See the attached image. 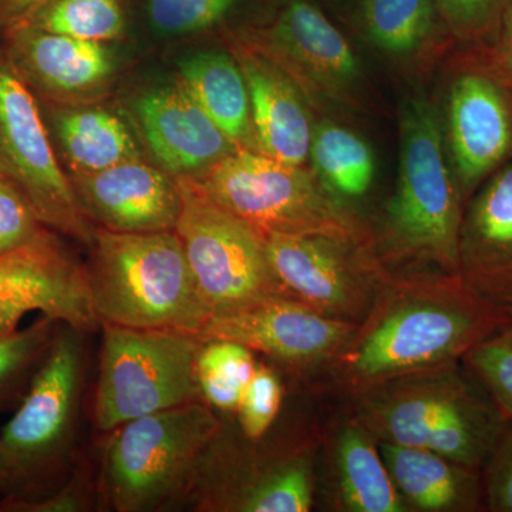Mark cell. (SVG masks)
Wrapping results in <instances>:
<instances>
[{
  "mask_svg": "<svg viewBox=\"0 0 512 512\" xmlns=\"http://www.w3.org/2000/svg\"><path fill=\"white\" fill-rule=\"evenodd\" d=\"M511 319L457 274L393 272L318 382L350 399L396 377L463 362Z\"/></svg>",
  "mask_w": 512,
  "mask_h": 512,
  "instance_id": "6da1fadb",
  "label": "cell"
},
{
  "mask_svg": "<svg viewBox=\"0 0 512 512\" xmlns=\"http://www.w3.org/2000/svg\"><path fill=\"white\" fill-rule=\"evenodd\" d=\"M396 188L373 228L377 255L390 271L457 274L464 205L448 161L440 111L426 94L400 107Z\"/></svg>",
  "mask_w": 512,
  "mask_h": 512,
  "instance_id": "7a4b0ae2",
  "label": "cell"
},
{
  "mask_svg": "<svg viewBox=\"0 0 512 512\" xmlns=\"http://www.w3.org/2000/svg\"><path fill=\"white\" fill-rule=\"evenodd\" d=\"M349 400L382 443L429 448L476 470L507 421L463 362L396 377Z\"/></svg>",
  "mask_w": 512,
  "mask_h": 512,
  "instance_id": "3957f363",
  "label": "cell"
},
{
  "mask_svg": "<svg viewBox=\"0 0 512 512\" xmlns=\"http://www.w3.org/2000/svg\"><path fill=\"white\" fill-rule=\"evenodd\" d=\"M92 245L93 264L86 274L100 325L201 335L212 313L177 232L104 228L96 231Z\"/></svg>",
  "mask_w": 512,
  "mask_h": 512,
  "instance_id": "277c9868",
  "label": "cell"
},
{
  "mask_svg": "<svg viewBox=\"0 0 512 512\" xmlns=\"http://www.w3.org/2000/svg\"><path fill=\"white\" fill-rule=\"evenodd\" d=\"M269 436V434H268ZM258 441L222 427L201 458L187 498L195 511L309 512L318 495L319 427Z\"/></svg>",
  "mask_w": 512,
  "mask_h": 512,
  "instance_id": "5b68a950",
  "label": "cell"
},
{
  "mask_svg": "<svg viewBox=\"0 0 512 512\" xmlns=\"http://www.w3.org/2000/svg\"><path fill=\"white\" fill-rule=\"evenodd\" d=\"M197 178L215 201L262 237L315 234L375 244L372 225L326 190L308 165L238 150Z\"/></svg>",
  "mask_w": 512,
  "mask_h": 512,
  "instance_id": "8992f818",
  "label": "cell"
},
{
  "mask_svg": "<svg viewBox=\"0 0 512 512\" xmlns=\"http://www.w3.org/2000/svg\"><path fill=\"white\" fill-rule=\"evenodd\" d=\"M222 427L215 410L202 400L117 427L103 467L111 508L158 511L187 498L201 458Z\"/></svg>",
  "mask_w": 512,
  "mask_h": 512,
  "instance_id": "52a82bcc",
  "label": "cell"
},
{
  "mask_svg": "<svg viewBox=\"0 0 512 512\" xmlns=\"http://www.w3.org/2000/svg\"><path fill=\"white\" fill-rule=\"evenodd\" d=\"M100 372L94 420L113 431L127 421L201 400L195 359L197 333L101 323Z\"/></svg>",
  "mask_w": 512,
  "mask_h": 512,
  "instance_id": "ba28073f",
  "label": "cell"
},
{
  "mask_svg": "<svg viewBox=\"0 0 512 512\" xmlns=\"http://www.w3.org/2000/svg\"><path fill=\"white\" fill-rule=\"evenodd\" d=\"M175 181L181 208L174 231L212 316L285 295L269 265L262 235L215 201L194 175H178Z\"/></svg>",
  "mask_w": 512,
  "mask_h": 512,
  "instance_id": "9c48e42d",
  "label": "cell"
},
{
  "mask_svg": "<svg viewBox=\"0 0 512 512\" xmlns=\"http://www.w3.org/2000/svg\"><path fill=\"white\" fill-rule=\"evenodd\" d=\"M83 377V332L60 323L15 416L0 433L12 474L9 495H28L67 457L76 433Z\"/></svg>",
  "mask_w": 512,
  "mask_h": 512,
  "instance_id": "30bf717a",
  "label": "cell"
},
{
  "mask_svg": "<svg viewBox=\"0 0 512 512\" xmlns=\"http://www.w3.org/2000/svg\"><path fill=\"white\" fill-rule=\"evenodd\" d=\"M436 97L451 170L464 205L512 160V93L478 46H454L443 60Z\"/></svg>",
  "mask_w": 512,
  "mask_h": 512,
  "instance_id": "8fae6325",
  "label": "cell"
},
{
  "mask_svg": "<svg viewBox=\"0 0 512 512\" xmlns=\"http://www.w3.org/2000/svg\"><path fill=\"white\" fill-rule=\"evenodd\" d=\"M282 292L322 315L362 323L392 278L375 244L329 235H264Z\"/></svg>",
  "mask_w": 512,
  "mask_h": 512,
  "instance_id": "7c38bea8",
  "label": "cell"
},
{
  "mask_svg": "<svg viewBox=\"0 0 512 512\" xmlns=\"http://www.w3.org/2000/svg\"><path fill=\"white\" fill-rule=\"evenodd\" d=\"M0 173L22 191L42 224L93 244L96 231L57 163L35 99L25 83L2 66Z\"/></svg>",
  "mask_w": 512,
  "mask_h": 512,
  "instance_id": "4fadbf2b",
  "label": "cell"
},
{
  "mask_svg": "<svg viewBox=\"0 0 512 512\" xmlns=\"http://www.w3.org/2000/svg\"><path fill=\"white\" fill-rule=\"evenodd\" d=\"M291 73L316 116L362 107L363 73L343 33L306 0H288L271 28L251 36Z\"/></svg>",
  "mask_w": 512,
  "mask_h": 512,
  "instance_id": "5bb4252c",
  "label": "cell"
},
{
  "mask_svg": "<svg viewBox=\"0 0 512 512\" xmlns=\"http://www.w3.org/2000/svg\"><path fill=\"white\" fill-rule=\"evenodd\" d=\"M356 323L322 315L288 295H272L211 316L204 339L234 340L288 370L318 380L355 332Z\"/></svg>",
  "mask_w": 512,
  "mask_h": 512,
  "instance_id": "9a60e30c",
  "label": "cell"
},
{
  "mask_svg": "<svg viewBox=\"0 0 512 512\" xmlns=\"http://www.w3.org/2000/svg\"><path fill=\"white\" fill-rule=\"evenodd\" d=\"M35 311L82 332L100 325L86 268L45 231L0 255V335L18 329L20 320Z\"/></svg>",
  "mask_w": 512,
  "mask_h": 512,
  "instance_id": "2e32d148",
  "label": "cell"
},
{
  "mask_svg": "<svg viewBox=\"0 0 512 512\" xmlns=\"http://www.w3.org/2000/svg\"><path fill=\"white\" fill-rule=\"evenodd\" d=\"M235 59L247 80L259 153L306 165L318 116L291 73L251 36L234 43Z\"/></svg>",
  "mask_w": 512,
  "mask_h": 512,
  "instance_id": "e0dca14e",
  "label": "cell"
},
{
  "mask_svg": "<svg viewBox=\"0 0 512 512\" xmlns=\"http://www.w3.org/2000/svg\"><path fill=\"white\" fill-rule=\"evenodd\" d=\"M319 433L318 484L330 510L409 512L384 464L379 440L352 410Z\"/></svg>",
  "mask_w": 512,
  "mask_h": 512,
  "instance_id": "ac0fdd59",
  "label": "cell"
},
{
  "mask_svg": "<svg viewBox=\"0 0 512 512\" xmlns=\"http://www.w3.org/2000/svg\"><path fill=\"white\" fill-rule=\"evenodd\" d=\"M457 275L512 316V160L468 201L458 238Z\"/></svg>",
  "mask_w": 512,
  "mask_h": 512,
  "instance_id": "d6986e66",
  "label": "cell"
},
{
  "mask_svg": "<svg viewBox=\"0 0 512 512\" xmlns=\"http://www.w3.org/2000/svg\"><path fill=\"white\" fill-rule=\"evenodd\" d=\"M74 190L86 214L111 231H174L180 215L175 177L140 158L97 173H76Z\"/></svg>",
  "mask_w": 512,
  "mask_h": 512,
  "instance_id": "ffe728a7",
  "label": "cell"
},
{
  "mask_svg": "<svg viewBox=\"0 0 512 512\" xmlns=\"http://www.w3.org/2000/svg\"><path fill=\"white\" fill-rule=\"evenodd\" d=\"M137 116L151 153L174 177H198L239 150L181 83L141 97Z\"/></svg>",
  "mask_w": 512,
  "mask_h": 512,
  "instance_id": "44dd1931",
  "label": "cell"
},
{
  "mask_svg": "<svg viewBox=\"0 0 512 512\" xmlns=\"http://www.w3.org/2000/svg\"><path fill=\"white\" fill-rule=\"evenodd\" d=\"M394 487L409 512L484 511L481 471L429 448L379 441Z\"/></svg>",
  "mask_w": 512,
  "mask_h": 512,
  "instance_id": "7402d4cb",
  "label": "cell"
},
{
  "mask_svg": "<svg viewBox=\"0 0 512 512\" xmlns=\"http://www.w3.org/2000/svg\"><path fill=\"white\" fill-rule=\"evenodd\" d=\"M362 19L370 45L417 76L429 73L456 46L436 0H365Z\"/></svg>",
  "mask_w": 512,
  "mask_h": 512,
  "instance_id": "603a6c76",
  "label": "cell"
},
{
  "mask_svg": "<svg viewBox=\"0 0 512 512\" xmlns=\"http://www.w3.org/2000/svg\"><path fill=\"white\" fill-rule=\"evenodd\" d=\"M181 84L239 150L259 153L247 80L234 55L198 52L180 62Z\"/></svg>",
  "mask_w": 512,
  "mask_h": 512,
  "instance_id": "cb8c5ba5",
  "label": "cell"
},
{
  "mask_svg": "<svg viewBox=\"0 0 512 512\" xmlns=\"http://www.w3.org/2000/svg\"><path fill=\"white\" fill-rule=\"evenodd\" d=\"M18 50L26 69L57 92H86L113 72L110 53L100 42L32 28L19 36Z\"/></svg>",
  "mask_w": 512,
  "mask_h": 512,
  "instance_id": "d4e9b609",
  "label": "cell"
},
{
  "mask_svg": "<svg viewBox=\"0 0 512 512\" xmlns=\"http://www.w3.org/2000/svg\"><path fill=\"white\" fill-rule=\"evenodd\" d=\"M309 161L323 187L342 201L363 197L375 180L372 148L355 131L328 117L313 126Z\"/></svg>",
  "mask_w": 512,
  "mask_h": 512,
  "instance_id": "484cf974",
  "label": "cell"
},
{
  "mask_svg": "<svg viewBox=\"0 0 512 512\" xmlns=\"http://www.w3.org/2000/svg\"><path fill=\"white\" fill-rule=\"evenodd\" d=\"M57 127L74 173H97L140 158L126 124L109 111H70Z\"/></svg>",
  "mask_w": 512,
  "mask_h": 512,
  "instance_id": "4316f807",
  "label": "cell"
},
{
  "mask_svg": "<svg viewBox=\"0 0 512 512\" xmlns=\"http://www.w3.org/2000/svg\"><path fill=\"white\" fill-rule=\"evenodd\" d=\"M255 352L234 340L202 339L195 359L201 400L215 412L237 413L245 387L254 375Z\"/></svg>",
  "mask_w": 512,
  "mask_h": 512,
  "instance_id": "83f0119b",
  "label": "cell"
},
{
  "mask_svg": "<svg viewBox=\"0 0 512 512\" xmlns=\"http://www.w3.org/2000/svg\"><path fill=\"white\" fill-rule=\"evenodd\" d=\"M60 323L43 316L28 328L0 335V410L18 400L22 402Z\"/></svg>",
  "mask_w": 512,
  "mask_h": 512,
  "instance_id": "f1b7e54d",
  "label": "cell"
},
{
  "mask_svg": "<svg viewBox=\"0 0 512 512\" xmlns=\"http://www.w3.org/2000/svg\"><path fill=\"white\" fill-rule=\"evenodd\" d=\"M35 28L103 43L123 32V10L119 0H55L43 10Z\"/></svg>",
  "mask_w": 512,
  "mask_h": 512,
  "instance_id": "f546056e",
  "label": "cell"
},
{
  "mask_svg": "<svg viewBox=\"0 0 512 512\" xmlns=\"http://www.w3.org/2000/svg\"><path fill=\"white\" fill-rule=\"evenodd\" d=\"M505 420H512V319L463 359Z\"/></svg>",
  "mask_w": 512,
  "mask_h": 512,
  "instance_id": "4dcf8cb0",
  "label": "cell"
},
{
  "mask_svg": "<svg viewBox=\"0 0 512 512\" xmlns=\"http://www.w3.org/2000/svg\"><path fill=\"white\" fill-rule=\"evenodd\" d=\"M284 397V382L275 367L266 362L256 363L235 413L239 433L251 441L268 436L281 413Z\"/></svg>",
  "mask_w": 512,
  "mask_h": 512,
  "instance_id": "1f68e13d",
  "label": "cell"
},
{
  "mask_svg": "<svg viewBox=\"0 0 512 512\" xmlns=\"http://www.w3.org/2000/svg\"><path fill=\"white\" fill-rule=\"evenodd\" d=\"M507 0H436L447 35L456 46L484 45L495 28Z\"/></svg>",
  "mask_w": 512,
  "mask_h": 512,
  "instance_id": "d6a6232c",
  "label": "cell"
},
{
  "mask_svg": "<svg viewBox=\"0 0 512 512\" xmlns=\"http://www.w3.org/2000/svg\"><path fill=\"white\" fill-rule=\"evenodd\" d=\"M235 0H150L153 25L170 35L200 32L227 18Z\"/></svg>",
  "mask_w": 512,
  "mask_h": 512,
  "instance_id": "836d02e7",
  "label": "cell"
},
{
  "mask_svg": "<svg viewBox=\"0 0 512 512\" xmlns=\"http://www.w3.org/2000/svg\"><path fill=\"white\" fill-rule=\"evenodd\" d=\"M30 202L0 173V255L29 244L43 231Z\"/></svg>",
  "mask_w": 512,
  "mask_h": 512,
  "instance_id": "e575fe53",
  "label": "cell"
},
{
  "mask_svg": "<svg viewBox=\"0 0 512 512\" xmlns=\"http://www.w3.org/2000/svg\"><path fill=\"white\" fill-rule=\"evenodd\" d=\"M484 511L512 512V420L505 421L497 443L481 468Z\"/></svg>",
  "mask_w": 512,
  "mask_h": 512,
  "instance_id": "d590c367",
  "label": "cell"
},
{
  "mask_svg": "<svg viewBox=\"0 0 512 512\" xmlns=\"http://www.w3.org/2000/svg\"><path fill=\"white\" fill-rule=\"evenodd\" d=\"M92 508V491L84 474H74L63 487L49 495H6L0 501L5 512H83Z\"/></svg>",
  "mask_w": 512,
  "mask_h": 512,
  "instance_id": "8d00e7d4",
  "label": "cell"
},
{
  "mask_svg": "<svg viewBox=\"0 0 512 512\" xmlns=\"http://www.w3.org/2000/svg\"><path fill=\"white\" fill-rule=\"evenodd\" d=\"M491 72L512 93V0H507L493 35L478 45Z\"/></svg>",
  "mask_w": 512,
  "mask_h": 512,
  "instance_id": "74e56055",
  "label": "cell"
},
{
  "mask_svg": "<svg viewBox=\"0 0 512 512\" xmlns=\"http://www.w3.org/2000/svg\"><path fill=\"white\" fill-rule=\"evenodd\" d=\"M12 493V474L5 454H3L2 446H0V495H9Z\"/></svg>",
  "mask_w": 512,
  "mask_h": 512,
  "instance_id": "f35d334b",
  "label": "cell"
},
{
  "mask_svg": "<svg viewBox=\"0 0 512 512\" xmlns=\"http://www.w3.org/2000/svg\"><path fill=\"white\" fill-rule=\"evenodd\" d=\"M9 2L15 9L25 10L32 8V6H35L40 0H9Z\"/></svg>",
  "mask_w": 512,
  "mask_h": 512,
  "instance_id": "ab89813d",
  "label": "cell"
}]
</instances>
